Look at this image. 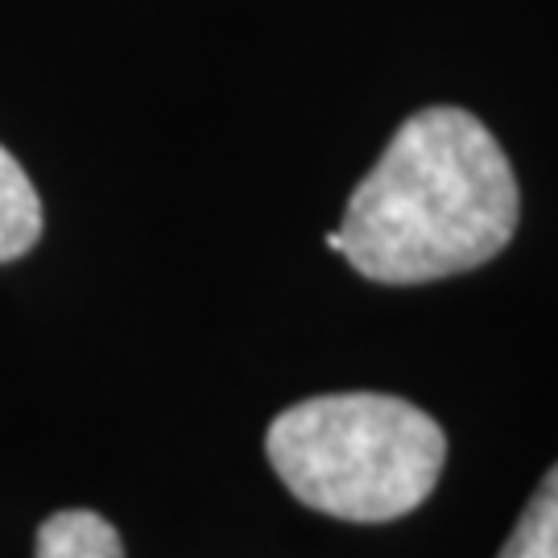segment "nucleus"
I'll use <instances>...</instances> for the list:
<instances>
[{"mask_svg":"<svg viewBox=\"0 0 558 558\" xmlns=\"http://www.w3.org/2000/svg\"><path fill=\"white\" fill-rule=\"evenodd\" d=\"M513 166L484 120L422 108L401 120L364 174L327 248L380 286H422L480 269L518 232Z\"/></svg>","mask_w":558,"mask_h":558,"instance_id":"f257e3e1","label":"nucleus"},{"mask_svg":"<svg viewBox=\"0 0 558 558\" xmlns=\"http://www.w3.org/2000/svg\"><path fill=\"white\" fill-rule=\"evenodd\" d=\"M265 456L306 509L380 525L414 513L435 493L447 435L405 398L323 393L269 422Z\"/></svg>","mask_w":558,"mask_h":558,"instance_id":"f03ea898","label":"nucleus"},{"mask_svg":"<svg viewBox=\"0 0 558 558\" xmlns=\"http://www.w3.org/2000/svg\"><path fill=\"white\" fill-rule=\"evenodd\" d=\"M41 240V199L21 161L0 145V260L25 257Z\"/></svg>","mask_w":558,"mask_h":558,"instance_id":"7ed1b4c3","label":"nucleus"},{"mask_svg":"<svg viewBox=\"0 0 558 558\" xmlns=\"http://www.w3.org/2000/svg\"><path fill=\"white\" fill-rule=\"evenodd\" d=\"M34 558H124L117 525L92 509H62L41 521Z\"/></svg>","mask_w":558,"mask_h":558,"instance_id":"20e7f679","label":"nucleus"},{"mask_svg":"<svg viewBox=\"0 0 558 558\" xmlns=\"http://www.w3.org/2000/svg\"><path fill=\"white\" fill-rule=\"evenodd\" d=\"M497 558H558V463L542 476Z\"/></svg>","mask_w":558,"mask_h":558,"instance_id":"39448f33","label":"nucleus"}]
</instances>
